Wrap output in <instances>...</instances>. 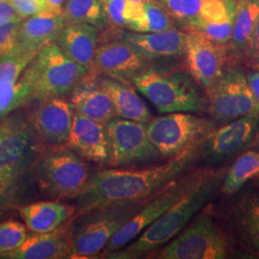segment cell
<instances>
[{
  "label": "cell",
  "instance_id": "obj_1",
  "mask_svg": "<svg viewBox=\"0 0 259 259\" xmlns=\"http://www.w3.org/2000/svg\"><path fill=\"white\" fill-rule=\"evenodd\" d=\"M204 139L160 165L141 169H103L94 172L76 199L78 213L120 203L147 200L169 183L183 176L199 156Z\"/></svg>",
  "mask_w": 259,
  "mask_h": 259
},
{
  "label": "cell",
  "instance_id": "obj_2",
  "mask_svg": "<svg viewBox=\"0 0 259 259\" xmlns=\"http://www.w3.org/2000/svg\"><path fill=\"white\" fill-rule=\"evenodd\" d=\"M220 177L205 175L166 212L123 249L104 255V258L130 259L142 257L162 248L191 222L211 200L220 185Z\"/></svg>",
  "mask_w": 259,
  "mask_h": 259
},
{
  "label": "cell",
  "instance_id": "obj_3",
  "mask_svg": "<svg viewBox=\"0 0 259 259\" xmlns=\"http://www.w3.org/2000/svg\"><path fill=\"white\" fill-rule=\"evenodd\" d=\"M132 83L160 113L206 111L204 91L189 72L146 66Z\"/></svg>",
  "mask_w": 259,
  "mask_h": 259
},
{
  "label": "cell",
  "instance_id": "obj_4",
  "mask_svg": "<svg viewBox=\"0 0 259 259\" xmlns=\"http://www.w3.org/2000/svg\"><path fill=\"white\" fill-rule=\"evenodd\" d=\"M90 74V71L65 55L54 44L42 48L20 77L32 100L64 97Z\"/></svg>",
  "mask_w": 259,
  "mask_h": 259
},
{
  "label": "cell",
  "instance_id": "obj_5",
  "mask_svg": "<svg viewBox=\"0 0 259 259\" xmlns=\"http://www.w3.org/2000/svg\"><path fill=\"white\" fill-rule=\"evenodd\" d=\"M145 201L109 204L75 214L71 227V258L96 257Z\"/></svg>",
  "mask_w": 259,
  "mask_h": 259
},
{
  "label": "cell",
  "instance_id": "obj_6",
  "mask_svg": "<svg viewBox=\"0 0 259 259\" xmlns=\"http://www.w3.org/2000/svg\"><path fill=\"white\" fill-rule=\"evenodd\" d=\"M52 147L41 153L35 161L37 185L51 198L76 199L83 193L93 173L83 158L66 145Z\"/></svg>",
  "mask_w": 259,
  "mask_h": 259
},
{
  "label": "cell",
  "instance_id": "obj_7",
  "mask_svg": "<svg viewBox=\"0 0 259 259\" xmlns=\"http://www.w3.org/2000/svg\"><path fill=\"white\" fill-rule=\"evenodd\" d=\"M230 252L227 236L203 208L185 229L157 253L159 259H224Z\"/></svg>",
  "mask_w": 259,
  "mask_h": 259
},
{
  "label": "cell",
  "instance_id": "obj_8",
  "mask_svg": "<svg viewBox=\"0 0 259 259\" xmlns=\"http://www.w3.org/2000/svg\"><path fill=\"white\" fill-rule=\"evenodd\" d=\"M213 122L191 112H169L147 123V135L160 157H175L201 142L214 130Z\"/></svg>",
  "mask_w": 259,
  "mask_h": 259
},
{
  "label": "cell",
  "instance_id": "obj_9",
  "mask_svg": "<svg viewBox=\"0 0 259 259\" xmlns=\"http://www.w3.org/2000/svg\"><path fill=\"white\" fill-rule=\"evenodd\" d=\"M204 174L180 177L148 198L137 213L115 232L103 250V256L121 250L179 202Z\"/></svg>",
  "mask_w": 259,
  "mask_h": 259
},
{
  "label": "cell",
  "instance_id": "obj_10",
  "mask_svg": "<svg viewBox=\"0 0 259 259\" xmlns=\"http://www.w3.org/2000/svg\"><path fill=\"white\" fill-rule=\"evenodd\" d=\"M205 93L206 111L214 120L229 123L241 116L258 113L246 75L236 67L227 68L220 80Z\"/></svg>",
  "mask_w": 259,
  "mask_h": 259
},
{
  "label": "cell",
  "instance_id": "obj_11",
  "mask_svg": "<svg viewBox=\"0 0 259 259\" xmlns=\"http://www.w3.org/2000/svg\"><path fill=\"white\" fill-rule=\"evenodd\" d=\"M111 167H126L155 160L160 155L147 135V123L114 117L106 124Z\"/></svg>",
  "mask_w": 259,
  "mask_h": 259
},
{
  "label": "cell",
  "instance_id": "obj_12",
  "mask_svg": "<svg viewBox=\"0 0 259 259\" xmlns=\"http://www.w3.org/2000/svg\"><path fill=\"white\" fill-rule=\"evenodd\" d=\"M35 133L30 123L20 116L0 124V189L13 185L32 159Z\"/></svg>",
  "mask_w": 259,
  "mask_h": 259
},
{
  "label": "cell",
  "instance_id": "obj_13",
  "mask_svg": "<svg viewBox=\"0 0 259 259\" xmlns=\"http://www.w3.org/2000/svg\"><path fill=\"white\" fill-rule=\"evenodd\" d=\"M184 55L188 72L204 93L220 80L230 58L228 46L214 42L193 29L186 30Z\"/></svg>",
  "mask_w": 259,
  "mask_h": 259
},
{
  "label": "cell",
  "instance_id": "obj_14",
  "mask_svg": "<svg viewBox=\"0 0 259 259\" xmlns=\"http://www.w3.org/2000/svg\"><path fill=\"white\" fill-rule=\"evenodd\" d=\"M259 131V114L241 116L213 130L203 141L204 157L211 164H222L245 147Z\"/></svg>",
  "mask_w": 259,
  "mask_h": 259
},
{
  "label": "cell",
  "instance_id": "obj_15",
  "mask_svg": "<svg viewBox=\"0 0 259 259\" xmlns=\"http://www.w3.org/2000/svg\"><path fill=\"white\" fill-rule=\"evenodd\" d=\"M29 123L37 139L49 146L65 145L74 118V109L63 97L38 100Z\"/></svg>",
  "mask_w": 259,
  "mask_h": 259
},
{
  "label": "cell",
  "instance_id": "obj_16",
  "mask_svg": "<svg viewBox=\"0 0 259 259\" xmlns=\"http://www.w3.org/2000/svg\"><path fill=\"white\" fill-rule=\"evenodd\" d=\"M146 64L147 61L120 37L97 45L93 72L102 73L121 82H132V78L144 69Z\"/></svg>",
  "mask_w": 259,
  "mask_h": 259
},
{
  "label": "cell",
  "instance_id": "obj_17",
  "mask_svg": "<svg viewBox=\"0 0 259 259\" xmlns=\"http://www.w3.org/2000/svg\"><path fill=\"white\" fill-rule=\"evenodd\" d=\"M36 55L16 47L0 56V117L32 101L27 88L19 79Z\"/></svg>",
  "mask_w": 259,
  "mask_h": 259
},
{
  "label": "cell",
  "instance_id": "obj_18",
  "mask_svg": "<svg viewBox=\"0 0 259 259\" xmlns=\"http://www.w3.org/2000/svg\"><path fill=\"white\" fill-rule=\"evenodd\" d=\"M72 219L54 231L34 233L16 250L0 254V258H71Z\"/></svg>",
  "mask_w": 259,
  "mask_h": 259
},
{
  "label": "cell",
  "instance_id": "obj_19",
  "mask_svg": "<svg viewBox=\"0 0 259 259\" xmlns=\"http://www.w3.org/2000/svg\"><path fill=\"white\" fill-rule=\"evenodd\" d=\"M65 145L85 160L99 164L108 163L106 125L92 120L75 111L72 127Z\"/></svg>",
  "mask_w": 259,
  "mask_h": 259
},
{
  "label": "cell",
  "instance_id": "obj_20",
  "mask_svg": "<svg viewBox=\"0 0 259 259\" xmlns=\"http://www.w3.org/2000/svg\"><path fill=\"white\" fill-rule=\"evenodd\" d=\"M171 19L187 29L201 21L226 19L235 12L232 0H157Z\"/></svg>",
  "mask_w": 259,
  "mask_h": 259
},
{
  "label": "cell",
  "instance_id": "obj_21",
  "mask_svg": "<svg viewBox=\"0 0 259 259\" xmlns=\"http://www.w3.org/2000/svg\"><path fill=\"white\" fill-rule=\"evenodd\" d=\"M69 102L76 112L104 125L116 117L111 96L94 72H90L75 87L70 93Z\"/></svg>",
  "mask_w": 259,
  "mask_h": 259
},
{
  "label": "cell",
  "instance_id": "obj_22",
  "mask_svg": "<svg viewBox=\"0 0 259 259\" xmlns=\"http://www.w3.org/2000/svg\"><path fill=\"white\" fill-rule=\"evenodd\" d=\"M122 38L129 42L147 62L176 58L185 54L186 32L171 28L160 32H125Z\"/></svg>",
  "mask_w": 259,
  "mask_h": 259
},
{
  "label": "cell",
  "instance_id": "obj_23",
  "mask_svg": "<svg viewBox=\"0 0 259 259\" xmlns=\"http://www.w3.org/2000/svg\"><path fill=\"white\" fill-rule=\"evenodd\" d=\"M65 24L63 14L49 11L27 18L21 21L16 47L37 54L42 48L56 42Z\"/></svg>",
  "mask_w": 259,
  "mask_h": 259
},
{
  "label": "cell",
  "instance_id": "obj_24",
  "mask_svg": "<svg viewBox=\"0 0 259 259\" xmlns=\"http://www.w3.org/2000/svg\"><path fill=\"white\" fill-rule=\"evenodd\" d=\"M55 44L67 58L93 72L98 45L97 27L89 23H66Z\"/></svg>",
  "mask_w": 259,
  "mask_h": 259
},
{
  "label": "cell",
  "instance_id": "obj_25",
  "mask_svg": "<svg viewBox=\"0 0 259 259\" xmlns=\"http://www.w3.org/2000/svg\"><path fill=\"white\" fill-rule=\"evenodd\" d=\"M19 215L28 230L34 233L54 231L71 220L76 214V204L58 201L37 202L19 209Z\"/></svg>",
  "mask_w": 259,
  "mask_h": 259
},
{
  "label": "cell",
  "instance_id": "obj_26",
  "mask_svg": "<svg viewBox=\"0 0 259 259\" xmlns=\"http://www.w3.org/2000/svg\"><path fill=\"white\" fill-rule=\"evenodd\" d=\"M99 82L111 96L116 117L142 123L152 119L147 105L132 82H121L110 77L102 78Z\"/></svg>",
  "mask_w": 259,
  "mask_h": 259
},
{
  "label": "cell",
  "instance_id": "obj_27",
  "mask_svg": "<svg viewBox=\"0 0 259 259\" xmlns=\"http://www.w3.org/2000/svg\"><path fill=\"white\" fill-rule=\"evenodd\" d=\"M259 17V0H236L232 37L228 44L229 56L242 59L249 44L250 34Z\"/></svg>",
  "mask_w": 259,
  "mask_h": 259
},
{
  "label": "cell",
  "instance_id": "obj_28",
  "mask_svg": "<svg viewBox=\"0 0 259 259\" xmlns=\"http://www.w3.org/2000/svg\"><path fill=\"white\" fill-rule=\"evenodd\" d=\"M234 221L243 240L259 254V198L246 193L234 206Z\"/></svg>",
  "mask_w": 259,
  "mask_h": 259
},
{
  "label": "cell",
  "instance_id": "obj_29",
  "mask_svg": "<svg viewBox=\"0 0 259 259\" xmlns=\"http://www.w3.org/2000/svg\"><path fill=\"white\" fill-rule=\"evenodd\" d=\"M259 174V151L250 150L241 154L223 183L221 191L226 196L237 193L242 186Z\"/></svg>",
  "mask_w": 259,
  "mask_h": 259
},
{
  "label": "cell",
  "instance_id": "obj_30",
  "mask_svg": "<svg viewBox=\"0 0 259 259\" xmlns=\"http://www.w3.org/2000/svg\"><path fill=\"white\" fill-rule=\"evenodd\" d=\"M63 17L66 23H89L106 27L107 16L100 0H65Z\"/></svg>",
  "mask_w": 259,
  "mask_h": 259
},
{
  "label": "cell",
  "instance_id": "obj_31",
  "mask_svg": "<svg viewBox=\"0 0 259 259\" xmlns=\"http://www.w3.org/2000/svg\"><path fill=\"white\" fill-rule=\"evenodd\" d=\"M104 9L108 21L118 27L128 28L144 16V4L131 0H106Z\"/></svg>",
  "mask_w": 259,
  "mask_h": 259
},
{
  "label": "cell",
  "instance_id": "obj_32",
  "mask_svg": "<svg viewBox=\"0 0 259 259\" xmlns=\"http://www.w3.org/2000/svg\"><path fill=\"white\" fill-rule=\"evenodd\" d=\"M144 16L138 21L130 24L127 29L138 33H153L174 27L171 17L157 0L144 4Z\"/></svg>",
  "mask_w": 259,
  "mask_h": 259
},
{
  "label": "cell",
  "instance_id": "obj_33",
  "mask_svg": "<svg viewBox=\"0 0 259 259\" xmlns=\"http://www.w3.org/2000/svg\"><path fill=\"white\" fill-rule=\"evenodd\" d=\"M27 228L22 223L8 220L0 224V254L19 248L28 238Z\"/></svg>",
  "mask_w": 259,
  "mask_h": 259
},
{
  "label": "cell",
  "instance_id": "obj_34",
  "mask_svg": "<svg viewBox=\"0 0 259 259\" xmlns=\"http://www.w3.org/2000/svg\"><path fill=\"white\" fill-rule=\"evenodd\" d=\"M235 12L226 19L216 21H201L193 30L201 32L204 37L214 42L228 46L231 40Z\"/></svg>",
  "mask_w": 259,
  "mask_h": 259
},
{
  "label": "cell",
  "instance_id": "obj_35",
  "mask_svg": "<svg viewBox=\"0 0 259 259\" xmlns=\"http://www.w3.org/2000/svg\"><path fill=\"white\" fill-rule=\"evenodd\" d=\"M21 21L0 25V56L9 53L17 47Z\"/></svg>",
  "mask_w": 259,
  "mask_h": 259
},
{
  "label": "cell",
  "instance_id": "obj_36",
  "mask_svg": "<svg viewBox=\"0 0 259 259\" xmlns=\"http://www.w3.org/2000/svg\"><path fill=\"white\" fill-rule=\"evenodd\" d=\"M21 19H27L37 14L48 12L44 0H9ZM50 12V11H49Z\"/></svg>",
  "mask_w": 259,
  "mask_h": 259
},
{
  "label": "cell",
  "instance_id": "obj_37",
  "mask_svg": "<svg viewBox=\"0 0 259 259\" xmlns=\"http://www.w3.org/2000/svg\"><path fill=\"white\" fill-rule=\"evenodd\" d=\"M244 61L252 70H259V17L250 34Z\"/></svg>",
  "mask_w": 259,
  "mask_h": 259
},
{
  "label": "cell",
  "instance_id": "obj_38",
  "mask_svg": "<svg viewBox=\"0 0 259 259\" xmlns=\"http://www.w3.org/2000/svg\"><path fill=\"white\" fill-rule=\"evenodd\" d=\"M21 20L9 0H0V25Z\"/></svg>",
  "mask_w": 259,
  "mask_h": 259
},
{
  "label": "cell",
  "instance_id": "obj_39",
  "mask_svg": "<svg viewBox=\"0 0 259 259\" xmlns=\"http://www.w3.org/2000/svg\"><path fill=\"white\" fill-rule=\"evenodd\" d=\"M250 90L253 93L259 113V70H252L246 75Z\"/></svg>",
  "mask_w": 259,
  "mask_h": 259
},
{
  "label": "cell",
  "instance_id": "obj_40",
  "mask_svg": "<svg viewBox=\"0 0 259 259\" xmlns=\"http://www.w3.org/2000/svg\"><path fill=\"white\" fill-rule=\"evenodd\" d=\"M249 147H252V148H259V131L257 132V134L255 135L254 139L251 140V142H250Z\"/></svg>",
  "mask_w": 259,
  "mask_h": 259
},
{
  "label": "cell",
  "instance_id": "obj_41",
  "mask_svg": "<svg viewBox=\"0 0 259 259\" xmlns=\"http://www.w3.org/2000/svg\"><path fill=\"white\" fill-rule=\"evenodd\" d=\"M134 2H139V3H142V4H147V3H151V2H155L157 0H131Z\"/></svg>",
  "mask_w": 259,
  "mask_h": 259
},
{
  "label": "cell",
  "instance_id": "obj_42",
  "mask_svg": "<svg viewBox=\"0 0 259 259\" xmlns=\"http://www.w3.org/2000/svg\"><path fill=\"white\" fill-rule=\"evenodd\" d=\"M254 178H255V182H256V184H257V186H258L259 188V174H257Z\"/></svg>",
  "mask_w": 259,
  "mask_h": 259
},
{
  "label": "cell",
  "instance_id": "obj_43",
  "mask_svg": "<svg viewBox=\"0 0 259 259\" xmlns=\"http://www.w3.org/2000/svg\"><path fill=\"white\" fill-rule=\"evenodd\" d=\"M100 1L102 2L103 6H104V3H105V1H106V0H100Z\"/></svg>",
  "mask_w": 259,
  "mask_h": 259
},
{
  "label": "cell",
  "instance_id": "obj_44",
  "mask_svg": "<svg viewBox=\"0 0 259 259\" xmlns=\"http://www.w3.org/2000/svg\"><path fill=\"white\" fill-rule=\"evenodd\" d=\"M232 1H234V2H235V1H236V0H232Z\"/></svg>",
  "mask_w": 259,
  "mask_h": 259
},
{
  "label": "cell",
  "instance_id": "obj_45",
  "mask_svg": "<svg viewBox=\"0 0 259 259\" xmlns=\"http://www.w3.org/2000/svg\"><path fill=\"white\" fill-rule=\"evenodd\" d=\"M1 192H2V191H1V189H0V193H1Z\"/></svg>",
  "mask_w": 259,
  "mask_h": 259
}]
</instances>
